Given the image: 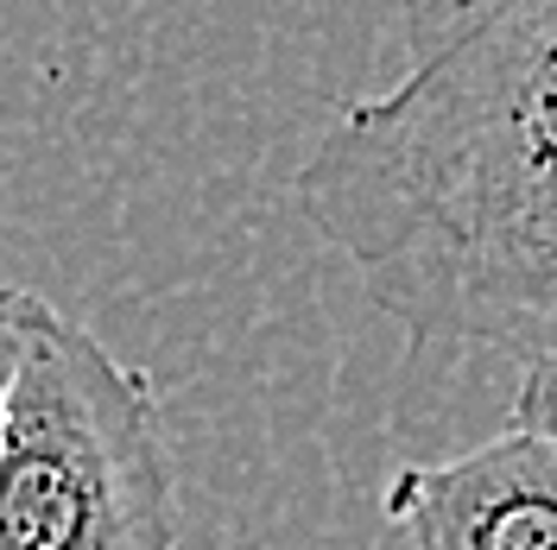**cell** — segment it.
<instances>
[{"label":"cell","instance_id":"2","mask_svg":"<svg viewBox=\"0 0 557 550\" xmlns=\"http://www.w3.org/2000/svg\"><path fill=\"white\" fill-rule=\"evenodd\" d=\"M0 550H177L152 379L38 291H7Z\"/></svg>","mask_w":557,"mask_h":550},{"label":"cell","instance_id":"4","mask_svg":"<svg viewBox=\"0 0 557 550\" xmlns=\"http://www.w3.org/2000/svg\"><path fill=\"white\" fill-rule=\"evenodd\" d=\"M513 424L532 430V437H545V443L557 449V361L525 367L520 392H513Z\"/></svg>","mask_w":557,"mask_h":550},{"label":"cell","instance_id":"1","mask_svg":"<svg viewBox=\"0 0 557 550\" xmlns=\"http://www.w3.org/2000/svg\"><path fill=\"white\" fill-rule=\"evenodd\" d=\"M292 190L412 342L557 361V0H482L330 121Z\"/></svg>","mask_w":557,"mask_h":550},{"label":"cell","instance_id":"3","mask_svg":"<svg viewBox=\"0 0 557 550\" xmlns=\"http://www.w3.org/2000/svg\"><path fill=\"white\" fill-rule=\"evenodd\" d=\"M386 525L406 550H557V449L507 424L462 455L406 462Z\"/></svg>","mask_w":557,"mask_h":550},{"label":"cell","instance_id":"5","mask_svg":"<svg viewBox=\"0 0 557 550\" xmlns=\"http://www.w3.org/2000/svg\"><path fill=\"white\" fill-rule=\"evenodd\" d=\"M482 0H399V13H406V33H412V51H431V45H444V38L475 13Z\"/></svg>","mask_w":557,"mask_h":550}]
</instances>
